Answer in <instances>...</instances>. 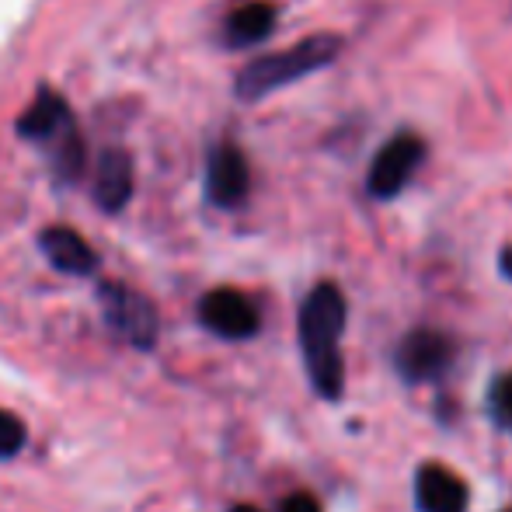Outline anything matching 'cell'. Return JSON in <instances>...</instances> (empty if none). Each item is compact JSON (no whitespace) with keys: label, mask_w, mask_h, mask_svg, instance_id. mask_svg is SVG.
I'll use <instances>...</instances> for the list:
<instances>
[{"label":"cell","mask_w":512,"mask_h":512,"mask_svg":"<svg viewBox=\"0 0 512 512\" xmlns=\"http://www.w3.org/2000/svg\"><path fill=\"white\" fill-rule=\"evenodd\" d=\"M453 363V342L443 335V331L432 328H418L411 335L401 338L398 356H394V366L405 377V384H429V380L443 377Z\"/></svg>","instance_id":"6"},{"label":"cell","mask_w":512,"mask_h":512,"mask_svg":"<svg viewBox=\"0 0 512 512\" xmlns=\"http://www.w3.org/2000/svg\"><path fill=\"white\" fill-rule=\"evenodd\" d=\"M25 422L18 415H11L7 408H0V460H11L25 450Z\"/></svg>","instance_id":"10"},{"label":"cell","mask_w":512,"mask_h":512,"mask_svg":"<svg viewBox=\"0 0 512 512\" xmlns=\"http://www.w3.org/2000/svg\"><path fill=\"white\" fill-rule=\"evenodd\" d=\"M349 304L335 283H317L300 307V352L310 387L324 401H338L345 394V363L338 342H342Z\"/></svg>","instance_id":"1"},{"label":"cell","mask_w":512,"mask_h":512,"mask_svg":"<svg viewBox=\"0 0 512 512\" xmlns=\"http://www.w3.org/2000/svg\"><path fill=\"white\" fill-rule=\"evenodd\" d=\"M279 512H321V502H317L314 495H307V492H297V495H290L283 506H279Z\"/></svg>","instance_id":"11"},{"label":"cell","mask_w":512,"mask_h":512,"mask_svg":"<svg viewBox=\"0 0 512 512\" xmlns=\"http://www.w3.org/2000/svg\"><path fill=\"white\" fill-rule=\"evenodd\" d=\"M488 415L499 429L512 432V373L495 377V384L488 387Z\"/></svg>","instance_id":"9"},{"label":"cell","mask_w":512,"mask_h":512,"mask_svg":"<svg viewBox=\"0 0 512 512\" xmlns=\"http://www.w3.org/2000/svg\"><path fill=\"white\" fill-rule=\"evenodd\" d=\"M502 272H506V276L512 279V248L506 251V255H502Z\"/></svg>","instance_id":"12"},{"label":"cell","mask_w":512,"mask_h":512,"mask_svg":"<svg viewBox=\"0 0 512 512\" xmlns=\"http://www.w3.org/2000/svg\"><path fill=\"white\" fill-rule=\"evenodd\" d=\"M203 196L216 209H241L251 196V164L244 150L230 140H220L206 150Z\"/></svg>","instance_id":"4"},{"label":"cell","mask_w":512,"mask_h":512,"mask_svg":"<svg viewBox=\"0 0 512 512\" xmlns=\"http://www.w3.org/2000/svg\"><path fill=\"white\" fill-rule=\"evenodd\" d=\"M230 512H262V509H258V506H234Z\"/></svg>","instance_id":"13"},{"label":"cell","mask_w":512,"mask_h":512,"mask_svg":"<svg viewBox=\"0 0 512 512\" xmlns=\"http://www.w3.org/2000/svg\"><path fill=\"white\" fill-rule=\"evenodd\" d=\"M98 304H102L108 328L126 338L129 345H136L143 352H150L157 345L161 317H157V307L150 304V297H143L140 290H133L129 283H119V279H105V283H98Z\"/></svg>","instance_id":"3"},{"label":"cell","mask_w":512,"mask_h":512,"mask_svg":"<svg viewBox=\"0 0 512 512\" xmlns=\"http://www.w3.org/2000/svg\"><path fill=\"white\" fill-rule=\"evenodd\" d=\"M196 314L209 335L223 338V342H244V338H255L262 328L258 307L234 286H216V290L203 293Z\"/></svg>","instance_id":"5"},{"label":"cell","mask_w":512,"mask_h":512,"mask_svg":"<svg viewBox=\"0 0 512 512\" xmlns=\"http://www.w3.org/2000/svg\"><path fill=\"white\" fill-rule=\"evenodd\" d=\"M422 154H425V147L415 133L391 136V140L377 150V157H373V164H370V182L366 185H370L373 196L377 199L398 196V192L411 182V175H415Z\"/></svg>","instance_id":"7"},{"label":"cell","mask_w":512,"mask_h":512,"mask_svg":"<svg viewBox=\"0 0 512 512\" xmlns=\"http://www.w3.org/2000/svg\"><path fill=\"white\" fill-rule=\"evenodd\" d=\"M415 502L418 512H467L471 492L464 478L443 464H422L415 474Z\"/></svg>","instance_id":"8"},{"label":"cell","mask_w":512,"mask_h":512,"mask_svg":"<svg viewBox=\"0 0 512 512\" xmlns=\"http://www.w3.org/2000/svg\"><path fill=\"white\" fill-rule=\"evenodd\" d=\"M502 512H512V509H502Z\"/></svg>","instance_id":"14"},{"label":"cell","mask_w":512,"mask_h":512,"mask_svg":"<svg viewBox=\"0 0 512 512\" xmlns=\"http://www.w3.org/2000/svg\"><path fill=\"white\" fill-rule=\"evenodd\" d=\"M342 49V39L331 32H317L310 39H300L297 46L279 49V53H265L258 60L244 63L234 77V95L237 102H265L276 91L290 88V84L304 81V77L317 74V70L331 67Z\"/></svg>","instance_id":"2"}]
</instances>
